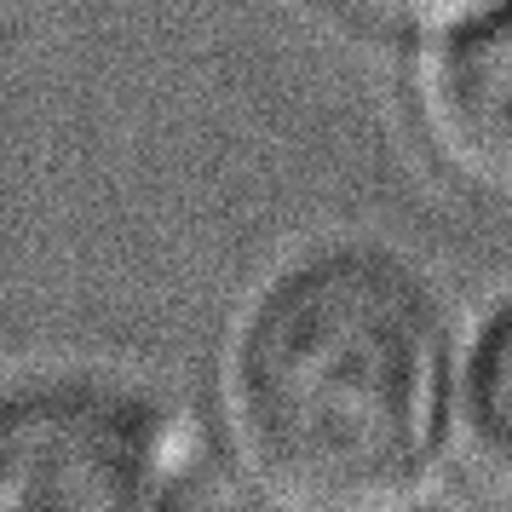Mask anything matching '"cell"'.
<instances>
[{
  "label": "cell",
  "instance_id": "3",
  "mask_svg": "<svg viewBox=\"0 0 512 512\" xmlns=\"http://www.w3.org/2000/svg\"><path fill=\"white\" fill-rule=\"evenodd\" d=\"M420 110L438 156L461 179L512 196V0L449 29L426 58Z\"/></svg>",
  "mask_w": 512,
  "mask_h": 512
},
{
  "label": "cell",
  "instance_id": "2",
  "mask_svg": "<svg viewBox=\"0 0 512 512\" xmlns=\"http://www.w3.org/2000/svg\"><path fill=\"white\" fill-rule=\"evenodd\" d=\"M185 484L190 432L144 397L47 386L0 403V512L167 507Z\"/></svg>",
  "mask_w": 512,
  "mask_h": 512
},
{
  "label": "cell",
  "instance_id": "1",
  "mask_svg": "<svg viewBox=\"0 0 512 512\" xmlns=\"http://www.w3.org/2000/svg\"><path fill=\"white\" fill-rule=\"evenodd\" d=\"M443 392L438 311L369 254H328L277 282L236 357L248 455L311 507L403 495L438 449Z\"/></svg>",
  "mask_w": 512,
  "mask_h": 512
},
{
  "label": "cell",
  "instance_id": "5",
  "mask_svg": "<svg viewBox=\"0 0 512 512\" xmlns=\"http://www.w3.org/2000/svg\"><path fill=\"white\" fill-rule=\"evenodd\" d=\"M334 12H346L357 24L374 29H403V35H432V29H461L472 18L495 12L501 0H328Z\"/></svg>",
  "mask_w": 512,
  "mask_h": 512
},
{
  "label": "cell",
  "instance_id": "4",
  "mask_svg": "<svg viewBox=\"0 0 512 512\" xmlns=\"http://www.w3.org/2000/svg\"><path fill=\"white\" fill-rule=\"evenodd\" d=\"M466 426L478 461L512 489V305L484 328L466 374Z\"/></svg>",
  "mask_w": 512,
  "mask_h": 512
}]
</instances>
